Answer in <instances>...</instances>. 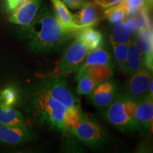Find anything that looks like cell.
<instances>
[{
  "mask_svg": "<svg viewBox=\"0 0 153 153\" xmlns=\"http://www.w3.org/2000/svg\"><path fill=\"white\" fill-rule=\"evenodd\" d=\"M38 13L26 30L28 45L34 52L48 53L59 49L77 32L65 28L46 7Z\"/></svg>",
  "mask_w": 153,
  "mask_h": 153,
  "instance_id": "obj_1",
  "label": "cell"
},
{
  "mask_svg": "<svg viewBox=\"0 0 153 153\" xmlns=\"http://www.w3.org/2000/svg\"><path fill=\"white\" fill-rule=\"evenodd\" d=\"M30 101L36 114L42 122L62 132L69 131L70 114L60 101L39 87L32 93Z\"/></svg>",
  "mask_w": 153,
  "mask_h": 153,
  "instance_id": "obj_2",
  "label": "cell"
},
{
  "mask_svg": "<svg viewBox=\"0 0 153 153\" xmlns=\"http://www.w3.org/2000/svg\"><path fill=\"white\" fill-rule=\"evenodd\" d=\"M136 104L124 94H118L106 107L105 118L108 123L121 131H140L142 128L135 118Z\"/></svg>",
  "mask_w": 153,
  "mask_h": 153,
  "instance_id": "obj_3",
  "label": "cell"
},
{
  "mask_svg": "<svg viewBox=\"0 0 153 153\" xmlns=\"http://www.w3.org/2000/svg\"><path fill=\"white\" fill-rule=\"evenodd\" d=\"M40 84L39 87L62 104L70 114L68 129L70 126L77 120L81 114V107L79 99L69 87L63 76H47Z\"/></svg>",
  "mask_w": 153,
  "mask_h": 153,
  "instance_id": "obj_4",
  "label": "cell"
},
{
  "mask_svg": "<svg viewBox=\"0 0 153 153\" xmlns=\"http://www.w3.org/2000/svg\"><path fill=\"white\" fill-rule=\"evenodd\" d=\"M89 49L83 42L76 38L65 49L60 61L52 72L42 74L41 77L47 76H65L73 74L79 70L89 52Z\"/></svg>",
  "mask_w": 153,
  "mask_h": 153,
  "instance_id": "obj_5",
  "label": "cell"
},
{
  "mask_svg": "<svg viewBox=\"0 0 153 153\" xmlns=\"http://www.w3.org/2000/svg\"><path fill=\"white\" fill-rule=\"evenodd\" d=\"M70 131L78 139L92 148H99L105 145L107 135L103 127L98 122L81 112L75 123L70 126Z\"/></svg>",
  "mask_w": 153,
  "mask_h": 153,
  "instance_id": "obj_6",
  "label": "cell"
},
{
  "mask_svg": "<svg viewBox=\"0 0 153 153\" xmlns=\"http://www.w3.org/2000/svg\"><path fill=\"white\" fill-rule=\"evenodd\" d=\"M152 72L148 68L141 67L136 72L131 74L124 94L136 103L144 99L148 94L149 85L152 79Z\"/></svg>",
  "mask_w": 153,
  "mask_h": 153,
  "instance_id": "obj_7",
  "label": "cell"
},
{
  "mask_svg": "<svg viewBox=\"0 0 153 153\" xmlns=\"http://www.w3.org/2000/svg\"><path fill=\"white\" fill-rule=\"evenodd\" d=\"M32 133L26 126L0 124V143L8 145L23 144L31 139Z\"/></svg>",
  "mask_w": 153,
  "mask_h": 153,
  "instance_id": "obj_8",
  "label": "cell"
},
{
  "mask_svg": "<svg viewBox=\"0 0 153 153\" xmlns=\"http://www.w3.org/2000/svg\"><path fill=\"white\" fill-rule=\"evenodd\" d=\"M42 0H27L19 6L9 17L12 24L27 26L33 22L37 15Z\"/></svg>",
  "mask_w": 153,
  "mask_h": 153,
  "instance_id": "obj_9",
  "label": "cell"
},
{
  "mask_svg": "<svg viewBox=\"0 0 153 153\" xmlns=\"http://www.w3.org/2000/svg\"><path fill=\"white\" fill-rule=\"evenodd\" d=\"M89 94L94 106L106 108L118 95L117 88L114 82L107 79L99 83Z\"/></svg>",
  "mask_w": 153,
  "mask_h": 153,
  "instance_id": "obj_10",
  "label": "cell"
},
{
  "mask_svg": "<svg viewBox=\"0 0 153 153\" xmlns=\"http://www.w3.org/2000/svg\"><path fill=\"white\" fill-rule=\"evenodd\" d=\"M135 43L142 55V65L152 71L153 34L152 29L142 28L137 33Z\"/></svg>",
  "mask_w": 153,
  "mask_h": 153,
  "instance_id": "obj_11",
  "label": "cell"
},
{
  "mask_svg": "<svg viewBox=\"0 0 153 153\" xmlns=\"http://www.w3.org/2000/svg\"><path fill=\"white\" fill-rule=\"evenodd\" d=\"M97 4L91 1L79 9L80 10L73 14V20L80 30L87 27H93L100 21Z\"/></svg>",
  "mask_w": 153,
  "mask_h": 153,
  "instance_id": "obj_12",
  "label": "cell"
},
{
  "mask_svg": "<svg viewBox=\"0 0 153 153\" xmlns=\"http://www.w3.org/2000/svg\"><path fill=\"white\" fill-rule=\"evenodd\" d=\"M135 118L142 129L152 131L153 103L152 98L147 95L137 103Z\"/></svg>",
  "mask_w": 153,
  "mask_h": 153,
  "instance_id": "obj_13",
  "label": "cell"
},
{
  "mask_svg": "<svg viewBox=\"0 0 153 153\" xmlns=\"http://www.w3.org/2000/svg\"><path fill=\"white\" fill-rule=\"evenodd\" d=\"M114 66L102 64H91L81 66L77 73H85L89 76L97 85L108 79L113 75Z\"/></svg>",
  "mask_w": 153,
  "mask_h": 153,
  "instance_id": "obj_14",
  "label": "cell"
},
{
  "mask_svg": "<svg viewBox=\"0 0 153 153\" xmlns=\"http://www.w3.org/2000/svg\"><path fill=\"white\" fill-rule=\"evenodd\" d=\"M55 16L60 24L66 29L72 31H78L80 29L73 20V14L69 11L68 7L62 0H51Z\"/></svg>",
  "mask_w": 153,
  "mask_h": 153,
  "instance_id": "obj_15",
  "label": "cell"
},
{
  "mask_svg": "<svg viewBox=\"0 0 153 153\" xmlns=\"http://www.w3.org/2000/svg\"><path fill=\"white\" fill-rule=\"evenodd\" d=\"M141 67H143L141 52L135 41L132 40L128 43L125 73L131 75L136 72Z\"/></svg>",
  "mask_w": 153,
  "mask_h": 153,
  "instance_id": "obj_16",
  "label": "cell"
},
{
  "mask_svg": "<svg viewBox=\"0 0 153 153\" xmlns=\"http://www.w3.org/2000/svg\"><path fill=\"white\" fill-rule=\"evenodd\" d=\"M76 38L83 42L89 51L101 47L103 43V36L100 32L92 27L82 28L76 32Z\"/></svg>",
  "mask_w": 153,
  "mask_h": 153,
  "instance_id": "obj_17",
  "label": "cell"
},
{
  "mask_svg": "<svg viewBox=\"0 0 153 153\" xmlns=\"http://www.w3.org/2000/svg\"><path fill=\"white\" fill-rule=\"evenodd\" d=\"M112 44L128 43L132 41V31L129 26L125 22L115 24L109 36Z\"/></svg>",
  "mask_w": 153,
  "mask_h": 153,
  "instance_id": "obj_18",
  "label": "cell"
},
{
  "mask_svg": "<svg viewBox=\"0 0 153 153\" xmlns=\"http://www.w3.org/2000/svg\"><path fill=\"white\" fill-rule=\"evenodd\" d=\"M0 124L10 126H26L24 116L12 107L0 108Z\"/></svg>",
  "mask_w": 153,
  "mask_h": 153,
  "instance_id": "obj_19",
  "label": "cell"
},
{
  "mask_svg": "<svg viewBox=\"0 0 153 153\" xmlns=\"http://www.w3.org/2000/svg\"><path fill=\"white\" fill-rule=\"evenodd\" d=\"M104 14L107 20L112 24L124 22L127 18L126 7L121 1L105 9Z\"/></svg>",
  "mask_w": 153,
  "mask_h": 153,
  "instance_id": "obj_20",
  "label": "cell"
},
{
  "mask_svg": "<svg viewBox=\"0 0 153 153\" xmlns=\"http://www.w3.org/2000/svg\"><path fill=\"white\" fill-rule=\"evenodd\" d=\"M19 99V91L14 87H7L0 91V108L12 107Z\"/></svg>",
  "mask_w": 153,
  "mask_h": 153,
  "instance_id": "obj_21",
  "label": "cell"
},
{
  "mask_svg": "<svg viewBox=\"0 0 153 153\" xmlns=\"http://www.w3.org/2000/svg\"><path fill=\"white\" fill-rule=\"evenodd\" d=\"M76 79H77L76 91L79 94H89L93 89L98 85L85 73H77Z\"/></svg>",
  "mask_w": 153,
  "mask_h": 153,
  "instance_id": "obj_22",
  "label": "cell"
},
{
  "mask_svg": "<svg viewBox=\"0 0 153 153\" xmlns=\"http://www.w3.org/2000/svg\"><path fill=\"white\" fill-rule=\"evenodd\" d=\"M112 45L115 60L117 62L118 68H120V70L122 72L125 73L128 43L113 44Z\"/></svg>",
  "mask_w": 153,
  "mask_h": 153,
  "instance_id": "obj_23",
  "label": "cell"
},
{
  "mask_svg": "<svg viewBox=\"0 0 153 153\" xmlns=\"http://www.w3.org/2000/svg\"><path fill=\"white\" fill-rule=\"evenodd\" d=\"M121 2L126 7L127 17L139 14L145 9L150 10L147 5L146 0H121Z\"/></svg>",
  "mask_w": 153,
  "mask_h": 153,
  "instance_id": "obj_24",
  "label": "cell"
},
{
  "mask_svg": "<svg viewBox=\"0 0 153 153\" xmlns=\"http://www.w3.org/2000/svg\"><path fill=\"white\" fill-rule=\"evenodd\" d=\"M93 0H62L67 7L72 9H79Z\"/></svg>",
  "mask_w": 153,
  "mask_h": 153,
  "instance_id": "obj_25",
  "label": "cell"
},
{
  "mask_svg": "<svg viewBox=\"0 0 153 153\" xmlns=\"http://www.w3.org/2000/svg\"><path fill=\"white\" fill-rule=\"evenodd\" d=\"M93 1L101 8L107 9L120 3L121 0H93Z\"/></svg>",
  "mask_w": 153,
  "mask_h": 153,
  "instance_id": "obj_26",
  "label": "cell"
},
{
  "mask_svg": "<svg viewBox=\"0 0 153 153\" xmlns=\"http://www.w3.org/2000/svg\"><path fill=\"white\" fill-rule=\"evenodd\" d=\"M27 0H6L7 2V8L9 11H13L15 10L19 5L22 4L24 1Z\"/></svg>",
  "mask_w": 153,
  "mask_h": 153,
  "instance_id": "obj_27",
  "label": "cell"
},
{
  "mask_svg": "<svg viewBox=\"0 0 153 153\" xmlns=\"http://www.w3.org/2000/svg\"><path fill=\"white\" fill-rule=\"evenodd\" d=\"M147 1V5H148V8L151 9L152 7V1L153 0H146Z\"/></svg>",
  "mask_w": 153,
  "mask_h": 153,
  "instance_id": "obj_28",
  "label": "cell"
}]
</instances>
